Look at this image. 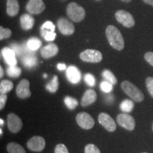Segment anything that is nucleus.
<instances>
[{
	"label": "nucleus",
	"instance_id": "12",
	"mask_svg": "<svg viewBox=\"0 0 153 153\" xmlns=\"http://www.w3.org/2000/svg\"><path fill=\"white\" fill-rule=\"evenodd\" d=\"M45 8L43 0H29L26 5V10L30 14H41Z\"/></svg>",
	"mask_w": 153,
	"mask_h": 153
},
{
	"label": "nucleus",
	"instance_id": "47",
	"mask_svg": "<svg viewBox=\"0 0 153 153\" xmlns=\"http://www.w3.org/2000/svg\"><path fill=\"white\" fill-rule=\"evenodd\" d=\"M152 130H153V124H152Z\"/></svg>",
	"mask_w": 153,
	"mask_h": 153
},
{
	"label": "nucleus",
	"instance_id": "23",
	"mask_svg": "<svg viewBox=\"0 0 153 153\" xmlns=\"http://www.w3.org/2000/svg\"><path fill=\"white\" fill-rule=\"evenodd\" d=\"M13 87H14V84L9 80L4 79L0 82V92L1 93L7 94L10 91Z\"/></svg>",
	"mask_w": 153,
	"mask_h": 153
},
{
	"label": "nucleus",
	"instance_id": "24",
	"mask_svg": "<svg viewBox=\"0 0 153 153\" xmlns=\"http://www.w3.org/2000/svg\"><path fill=\"white\" fill-rule=\"evenodd\" d=\"M120 110L125 113H130L133 111L134 108L133 101L130 99H125L120 104Z\"/></svg>",
	"mask_w": 153,
	"mask_h": 153
},
{
	"label": "nucleus",
	"instance_id": "10",
	"mask_svg": "<svg viewBox=\"0 0 153 153\" xmlns=\"http://www.w3.org/2000/svg\"><path fill=\"white\" fill-rule=\"evenodd\" d=\"M7 123L8 128L11 133H16L21 131L23 123L21 118L14 114H10L7 116Z\"/></svg>",
	"mask_w": 153,
	"mask_h": 153
},
{
	"label": "nucleus",
	"instance_id": "2",
	"mask_svg": "<svg viewBox=\"0 0 153 153\" xmlns=\"http://www.w3.org/2000/svg\"><path fill=\"white\" fill-rule=\"evenodd\" d=\"M121 89L128 97L137 102H141L144 99L142 91L131 82L123 81L121 83Z\"/></svg>",
	"mask_w": 153,
	"mask_h": 153
},
{
	"label": "nucleus",
	"instance_id": "6",
	"mask_svg": "<svg viewBox=\"0 0 153 153\" xmlns=\"http://www.w3.org/2000/svg\"><path fill=\"white\" fill-rule=\"evenodd\" d=\"M76 123L83 129H90L94 126V120L89 114L86 112L79 113L76 116Z\"/></svg>",
	"mask_w": 153,
	"mask_h": 153
},
{
	"label": "nucleus",
	"instance_id": "17",
	"mask_svg": "<svg viewBox=\"0 0 153 153\" xmlns=\"http://www.w3.org/2000/svg\"><path fill=\"white\" fill-rule=\"evenodd\" d=\"M97 94L93 89H88L84 94L81 100V105L82 106H87L93 104L97 100Z\"/></svg>",
	"mask_w": 153,
	"mask_h": 153
},
{
	"label": "nucleus",
	"instance_id": "9",
	"mask_svg": "<svg viewBox=\"0 0 153 153\" xmlns=\"http://www.w3.org/2000/svg\"><path fill=\"white\" fill-rule=\"evenodd\" d=\"M30 82L28 79H23L20 81L16 87V93L17 97L21 99L28 98L31 95L30 91Z\"/></svg>",
	"mask_w": 153,
	"mask_h": 153
},
{
	"label": "nucleus",
	"instance_id": "22",
	"mask_svg": "<svg viewBox=\"0 0 153 153\" xmlns=\"http://www.w3.org/2000/svg\"><path fill=\"white\" fill-rule=\"evenodd\" d=\"M41 41L37 38H31L26 43V46L30 51H35L41 46Z\"/></svg>",
	"mask_w": 153,
	"mask_h": 153
},
{
	"label": "nucleus",
	"instance_id": "37",
	"mask_svg": "<svg viewBox=\"0 0 153 153\" xmlns=\"http://www.w3.org/2000/svg\"><path fill=\"white\" fill-rule=\"evenodd\" d=\"M55 153H69L68 148L64 144H58L55 149Z\"/></svg>",
	"mask_w": 153,
	"mask_h": 153
},
{
	"label": "nucleus",
	"instance_id": "29",
	"mask_svg": "<svg viewBox=\"0 0 153 153\" xmlns=\"http://www.w3.org/2000/svg\"><path fill=\"white\" fill-rule=\"evenodd\" d=\"M41 35L47 41H52L56 37V33L55 32L43 29H41Z\"/></svg>",
	"mask_w": 153,
	"mask_h": 153
},
{
	"label": "nucleus",
	"instance_id": "43",
	"mask_svg": "<svg viewBox=\"0 0 153 153\" xmlns=\"http://www.w3.org/2000/svg\"><path fill=\"white\" fill-rule=\"evenodd\" d=\"M122 1H124V2H127V3H128V2H131V0H122Z\"/></svg>",
	"mask_w": 153,
	"mask_h": 153
},
{
	"label": "nucleus",
	"instance_id": "35",
	"mask_svg": "<svg viewBox=\"0 0 153 153\" xmlns=\"http://www.w3.org/2000/svg\"><path fill=\"white\" fill-rule=\"evenodd\" d=\"M11 48H12L14 51V52L16 53V54L19 56L22 55L23 53H24L25 52V50L26 48H24L22 46L18 45V44L16 43H13L11 45Z\"/></svg>",
	"mask_w": 153,
	"mask_h": 153
},
{
	"label": "nucleus",
	"instance_id": "8",
	"mask_svg": "<svg viewBox=\"0 0 153 153\" xmlns=\"http://www.w3.org/2000/svg\"><path fill=\"white\" fill-rule=\"evenodd\" d=\"M99 123L104 128L106 131L114 132L116 129V125L114 119L108 114L101 113L98 117Z\"/></svg>",
	"mask_w": 153,
	"mask_h": 153
},
{
	"label": "nucleus",
	"instance_id": "25",
	"mask_svg": "<svg viewBox=\"0 0 153 153\" xmlns=\"http://www.w3.org/2000/svg\"><path fill=\"white\" fill-rule=\"evenodd\" d=\"M59 87V82H58V77L57 76L55 75L53 79L49 82L48 84L46 85V89L49 91L51 93H55L56 92Z\"/></svg>",
	"mask_w": 153,
	"mask_h": 153
},
{
	"label": "nucleus",
	"instance_id": "34",
	"mask_svg": "<svg viewBox=\"0 0 153 153\" xmlns=\"http://www.w3.org/2000/svg\"><path fill=\"white\" fill-rule=\"evenodd\" d=\"M84 79H85V81L86 83H87L89 86H90V87H94V86L95 85V82H96L95 78L90 73L86 74L85 75V77H84Z\"/></svg>",
	"mask_w": 153,
	"mask_h": 153
},
{
	"label": "nucleus",
	"instance_id": "39",
	"mask_svg": "<svg viewBox=\"0 0 153 153\" xmlns=\"http://www.w3.org/2000/svg\"><path fill=\"white\" fill-rule=\"evenodd\" d=\"M145 59L149 64L153 66V53L148 52L145 54Z\"/></svg>",
	"mask_w": 153,
	"mask_h": 153
},
{
	"label": "nucleus",
	"instance_id": "4",
	"mask_svg": "<svg viewBox=\"0 0 153 153\" xmlns=\"http://www.w3.org/2000/svg\"><path fill=\"white\" fill-rule=\"evenodd\" d=\"M116 19L120 24L126 28H132L135 25V19L131 13L124 10H118L116 12Z\"/></svg>",
	"mask_w": 153,
	"mask_h": 153
},
{
	"label": "nucleus",
	"instance_id": "44",
	"mask_svg": "<svg viewBox=\"0 0 153 153\" xmlns=\"http://www.w3.org/2000/svg\"><path fill=\"white\" fill-rule=\"evenodd\" d=\"M0 122H1V126L4 125V121L3 119H1L0 120Z\"/></svg>",
	"mask_w": 153,
	"mask_h": 153
},
{
	"label": "nucleus",
	"instance_id": "45",
	"mask_svg": "<svg viewBox=\"0 0 153 153\" xmlns=\"http://www.w3.org/2000/svg\"><path fill=\"white\" fill-rule=\"evenodd\" d=\"M43 77L44 78H46L47 77V74H43Z\"/></svg>",
	"mask_w": 153,
	"mask_h": 153
},
{
	"label": "nucleus",
	"instance_id": "32",
	"mask_svg": "<svg viewBox=\"0 0 153 153\" xmlns=\"http://www.w3.org/2000/svg\"><path fill=\"white\" fill-rule=\"evenodd\" d=\"M85 153H101V152L95 145L88 144L85 148Z\"/></svg>",
	"mask_w": 153,
	"mask_h": 153
},
{
	"label": "nucleus",
	"instance_id": "18",
	"mask_svg": "<svg viewBox=\"0 0 153 153\" xmlns=\"http://www.w3.org/2000/svg\"><path fill=\"white\" fill-rule=\"evenodd\" d=\"M37 58L33 53H30L29 51L25 54L22 57V63L25 68L30 69L33 68L37 65Z\"/></svg>",
	"mask_w": 153,
	"mask_h": 153
},
{
	"label": "nucleus",
	"instance_id": "19",
	"mask_svg": "<svg viewBox=\"0 0 153 153\" xmlns=\"http://www.w3.org/2000/svg\"><path fill=\"white\" fill-rule=\"evenodd\" d=\"M34 22H35V20L33 17L30 14H23L20 18L21 26L24 30H28L31 29L34 25Z\"/></svg>",
	"mask_w": 153,
	"mask_h": 153
},
{
	"label": "nucleus",
	"instance_id": "14",
	"mask_svg": "<svg viewBox=\"0 0 153 153\" xmlns=\"http://www.w3.org/2000/svg\"><path fill=\"white\" fill-rule=\"evenodd\" d=\"M66 76L69 82L72 84L79 83L81 80V72L75 66H69L66 70Z\"/></svg>",
	"mask_w": 153,
	"mask_h": 153
},
{
	"label": "nucleus",
	"instance_id": "20",
	"mask_svg": "<svg viewBox=\"0 0 153 153\" xmlns=\"http://www.w3.org/2000/svg\"><path fill=\"white\" fill-rule=\"evenodd\" d=\"M19 4L17 0H7V13L9 16H14L19 13Z\"/></svg>",
	"mask_w": 153,
	"mask_h": 153
},
{
	"label": "nucleus",
	"instance_id": "41",
	"mask_svg": "<svg viewBox=\"0 0 153 153\" xmlns=\"http://www.w3.org/2000/svg\"><path fill=\"white\" fill-rule=\"evenodd\" d=\"M145 3L148 4H150L153 7V0H143Z\"/></svg>",
	"mask_w": 153,
	"mask_h": 153
},
{
	"label": "nucleus",
	"instance_id": "27",
	"mask_svg": "<svg viewBox=\"0 0 153 153\" xmlns=\"http://www.w3.org/2000/svg\"><path fill=\"white\" fill-rule=\"evenodd\" d=\"M7 72L11 77L16 78L20 76L21 73H22V70L16 65H9V68H7Z\"/></svg>",
	"mask_w": 153,
	"mask_h": 153
},
{
	"label": "nucleus",
	"instance_id": "42",
	"mask_svg": "<svg viewBox=\"0 0 153 153\" xmlns=\"http://www.w3.org/2000/svg\"><path fill=\"white\" fill-rule=\"evenodd\" d=\"M0 72H1V74H0V77H2L4 76V71L2 67H0Z\"/></svg>",
	"mask_w": 153,
	"mask_h": 153
},
{
	"label": "nucleus",
	"instance_id": "49",
	"mask_svg": "<svg viewBox=\"0 0 153 153\" xmlns=\"http://www.w3.org/2000/svg\"><path fill=\"white\" fill-rule=\"evenodd\" d=\"M97 1H99V0H97Z\"/></svg>",
	"mask_w": 153,
	"mask_h": 153
},
{
	"label": "nucleus",
	"instance_id": "36",
	"mask_svg": "<svg viewBox=\"0 0 153 153\" xmlns=\"http://www.w3.org/2000/svg\"><path fill=\"white\" fill-rule=\"evenodd\" d=\"M41 29L51 30V31L55 32V26L51 22H46L45 23H44V24L41 26Z\"/></svg>",
	"mask_w": 153,
	"mask_h": 153
},
{
	"label": "nucleus",
	"instance_id": "11",
	"mask_svg": "<svg viewBox=\"0 0 153 153\" xmlns=\"http://www.w3.org/2000/svg\"><path fill=\"white\" fill-rule=\"evenodd\" d=\"M45 141L43 137L34 136L27 142V147L30 150L41 152L45 148Z\"/></svg>",
	"mask_w": 153,
	"mask_h": 153
},
{
	"label": "nucleus",
	"instance_id": "31",
	"mask_svg": "<svg viewBox=\"0 0 153 153\" xmlns=\"http://www.w3.org/2000/svg\"><path fill=\"white\" fill-rule=\"evenodd\" d=\"M11 36V31L9 28H4L2 26L0 27V39L3 40L8 38Z\"/></svg>",
	"mask_w": 153,
	"mask_h": 153
},
{
	"label": "nucleus",
	"instance_id": "5",
	"mask_svg": "<svg viewBox=\"0 0 153 153\" xmlns=\"http://www.w3.org/2000/svg\"><path fill=\"white\" fill-rule=\"evenodd\" d=\"M80 58L82 60L87 62L97 63L102 60V54L97 50L88 49L80 53Z\"/></svg>",
	"mask_w": 153,
	"mask_h": 153
},
{
	"label": "nucleus",
	"instance_id": "16",
	"mask_svg": "<svg viewBox=\"0 0 153 153\" xmlns=\"http://www.w3.org/2000/svg\"><path fill=\"white\" fill-rule=\"evenodd\" d=\"M58 47H57L56 44L51 43L45 45V46H44L43 48L41 49V56L43 57V58H51V57L56 55L57 54V53H58Z\"/></svg>",
	"mask_w": 153,
	"mask_h": 153
},
{
	"label": "nucleus",
	"instance_id": "30",
	"mask_svg": "<svg viewBox=\"0 0 153 153\" xmlns=\"http://www.w3.org/2000/svg\"><path fill=\"white\" fill-rule=\"evenodd\" d=\"M113 85H112V84L110 83V82H108L107 81H103L101 83L100 87H101V90L104 91V92L108 93V92H111V91H112Z\"/></svg>",
	"mask_w": 153,
	"mask_h": 153
},
{
	"label": "nucleus",
	"instance_id": "7",
	"mask_svg": "<svg viewBox=\"0 0 153 153\" xmlns=\"http://www.w3.org/2000/svg\"><path fill=\"white\" fill-rule=\"evenodd\" d=\"M117 122L119 126L128 131H133L135 129V121L133 116L127 114H119L117 116Z\"/></svg>",
	"mask_w": 153,
	"mask_h": 153
},
{
	"label": "nucleus",
	"instance_id": "3",
	"mask_svg": "<svg viewBox=\"0 0 153 153\" xmlns=\"http://www.w3.org/2000/svg\"><path fill=\"white\" fill-rule=\"evenodd\" d=\"M67 14L74 22H80L85 19V10L75 2L70 3L67 7Z\"/></svg>",
	"mask_w": 153,
	"mask_h": 153
},
{
	"label": "nucleus",
	"instance_id": "1",
	"mask_svg": "<svg viewBox=\"0 0 153 153\" xmlns=\"http://www.w3.org/2000/svg\"><path fill=\"white\" fill-rule=\"evenodd\" d=\"M106 37L111 47L117 51H122L124 48V40L120 30L116 26L110 25L106 28Z\"/></svg>",
	"mask_w": 153,
	"mask_h": 153
},
{
	"label": "nucleus",
	"instance_id": "46",
	"mask_svg": "<svg viewBox=\"0 0 153 153\" xmlns=\"http://www.w3.org/2000/svg\"><path fill=\"white\" fill-rule=\"evenodd\" d=\"M0 133H1V135H2V133H3V132H2V129L0 130Z\"/></svg>",
	"mask_w": 153,
	"mask_h": 153
},
{
	"label": "nucleus",
	"instance_id": "15",
	"mask_svg": "<svg viewBox=\"0 0 153 153\" xmlns=\"http://www.w3.org/2000/svg\"><path fill=\"white\" fill-rule=\"evenodd\" d=\"M1 55L7 64L9 65H16L17 60L16 59V53L11 48H4L1 50Z\"/></svg>",
	"mask_w": 153,
	"mask_h": 153
},
{
	"label": "nucleus",
	"instance_id": "40",
	"mask_svg": "<svg viewBox=\"0 0 153 153\" xmlns=\"http://www.w3.org/2000/svg\"><path fill=\"white\" fill-rule=\"evenodd\" d=\"M57 69L60 71H62V70H65L66 69V65L64 64V63H59L57 65Z\"/></svg>",
	"mask_w": 153,
	"mask_h": 153
},
{
	"label": "nucleus",
	"instance_id": "13",
	"mask_svg": "<svg viewBox=\"0 0 153 153\" xmlns=\"http://www.w3.org/2000/svg\"><path fill=\"white\" fill-rule=\"evenodd\" d=\"M57 26L60 33L63 35L70 36L74 32V25L65 18H60L57 20Z\"/></svg>",
	"mask_w": 153,
	"mask_h": 153
},
{
	"label": "nucleus",
	"instance_id": "26",
	"mask_svg": "<svg viewBox=\"0 0 153 153\" xmlns=\"http://www.w3.org/2000/svg\"><path fill=\"white\" fill-rule=\"evenodd\" d=\"M102 76L106 81L110 82L112 85H116V83H117V79H116L114 74H113V72H111L110 70H104L102 72Z\"/></svg>",
	"mask_w": 153,
	"mask_h": 153
},
{
	"label": "nucleus",
	"instance_id": "38",
	"mask_svg": "<svg viewBox=\"0 0 153 153\" xmlns=\"http://www.w3.org/2000/svg\"><path fill=\"white\" fill-rule=\"evenodd\" d=\"M7 100V95L6 94L1 93V95H0V109H3V108L5 106Z\"/></svg>",
	"mask_w": 153,
	"mask_h": 153
},
{
	"label": "nucleus",
	"instance_id": "48",
	"mask_svg": "<svg viewBox=\"0 0 153 153\" xmlns=\"http://www.w3.org/2000/svg\"><path fill=\"white\" fill-rule=\"evenodd\" d=\"M143 153H147V152H143Z\"/></svg>",
	"mask_w": 153,
	"mask_h": 153
},
{
	"label": "nucleus",
	"instance_id": "21",
	"mask_svg": "<svg viewBox=\"0 0 153 153\" xmlns=\"http://www.w3.org/2000/svg\"><path fill=\"white\" fill-rule=\"evenodd\" d=\"M7 152L9 153H26L24 148L16 143H10L7 145Z\"/></svg>",
	"mask_w": 153,
	"mask_h": 153
},
{
	"label": "nucleus",
	"instance_id": "28",
	"mask_svg": "<svg viewBox=\"0 0 153 153\" xmlns=\"http://www.w3.org/2000/svg\"><path fill=\"white\" fill-rule=\"evenodd\" d=\"M64 101L66 106L70 110L74 109L78 106V101L76 99L73 98V97L67 96V97H65V98Z\"/></svg>",
	"mask_w": 153,
	"mask_h": 153
},
{
	"label": "nucleus",
	"instance_id": "33",
	"mask_svg": "<svg viewBox=\"0 0 153 153\" xmlns=\"http://www.w3.org/2000/svg\"><path fill=\"white\" fill-rule=\"evenodd\" d=\"M145 84H146V87L149 94L153 98V77L149 76V77L147 78L146 80H145Z\"/></svg>",
	"mask_w": 153,
	"mask_h": 153
}]
</instances>
